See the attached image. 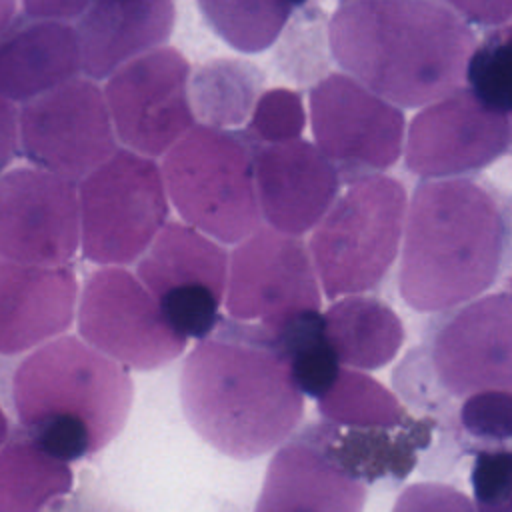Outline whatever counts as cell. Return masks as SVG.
Segmentation results:
<instances>
[{
	"label": "cell",
	"mask_w": 512,
	"mask_h": 512,
	"mask_svg": "<svg viewBox=\"0 0 512 512\" xmlns=\"http://www.w3.org/2000/svg\"><path fill=\"white\" fill-rule=\"evenodd\" d=\"M162 168L154 158L118 148L78 184L80 244L98 264H132L168 218Z\"/></svg>",
	"instance_id": "ba28073f"
},
{
	"label": "cell",
	"mask_w": 512,
	"mask_h": 512,
	"mask_svg": "<svg viewBox=\"0 0 512 512\" xmlns=\"http://www.w3.org/2000/svg\"><path fill=\"white\" fill-rule=\"evenodd\" d=\"M320 302L318 274L300 236L260 226L232 250L224 298L232 320L274 332L320 310Z\"/></svg>",
	"instance_id": "8fae6325"
},
{
	"label": "cell",
	"mask_w": 512,
	"mask_h": 512,
	"mask_svg": "<svg viewBox=\"0 0 512 512\" xmlns=\"http://www.w3.org/2000/svg\"><path fill=\"white\" fill-rule=\"evenodd\" d=\"M460 428L484 442L512 440V392L484 390L466 396L458 410Z\"/></svg>",
	"instance_id": "f546056e"
},
{
	"label": "cell",
	"mask_w": 512,
	"mask_h": 512,
	"mask_svg": "<svg viewBox=\"0 0 512 512\" xmlns=\"http://www.w3.org/2000/svg\"><path fill=\"white\" fill-rule=\"evenodd\" d=\"M208 28L238 52H264L282 34L294 6L288 0H196Z\"/></svg>",
	"instance_id": "484cf974"
},
{
	"label": "cell",
	"mask_w": 512,
	"mask_h": 512,
	"mask_svg": "<svg viewBox=\"0 0 512 512\" xmlns=\"http://www.w3.org/2000/svg\"><path fill=\"white\" fill-rule=\"evenodd\" d=\"M510 146H512V116H510Z\"/></svg>",
	"instance_id": "ab89813d"
},
{
	"label": "cell",
	"mask_w": 512,
	"mask_h": 512,
	"mask_svg": "<svg viewBox=\"0 0 512 512\" xmlns=\"http://www.w3.org/2000/svg\"><path fill=\"white\" fill-rule=\"evenodd\" d=\"M78 244L76 182L36 166L0 172V258L60 266Z\"/></svg>",
	"instance_id": "e0dca14e"
},
{
	"label": "cell",
	"mask_w": 512,
	"mask_h": 512,
	"mask_svg": "<svg viewBox=\"0 0 512 512\" xmlns=\"http://www.w3.org/2000/svg\"><path fill=\"white\" fill-rule=\"evenodd\" d=\"M408 210L406 188L382 172L348 182L316 224L308 250L328 298L380 284L398 256Z\"/></svg>",
	"instance_id": "52a82bcc"
},
{
	"label": "cell",
	"mask_w": 512,
	"mask_h": 512,
	"mask_svg": "<svg viewBox=\"0 0 512 512\" xmlns=\"http://www.w3.org/2000/svg\"><path fill=\"white\" fill-rule=\"evenodd\" d=\"M306 126L302 96L290 88L262 92L250 114L248 132L264 144H278L300 138Z\"/></svg>",
	"instance_id": "f1b7e54d"
},
{
	"label": "cell",
	"mask_w": 512,
	"mask_h": 512,
	"mask_svg": "<svg viewBox=\"0 0 512 512\" xmlns=\"http://www.w3.org/2000/svg\"><path fill=\"white\" fill-rule=\"evenodd\" d=\"M262 72L244 60L218 58L190 76V102L202 124L232 128L252 114Z\"/></svg>",
	"instance_id": "d4e9b609"
},
{
	"label": "cell",
	"mask_w": 512,
	"mask_h": 512,
	"mask_svg": "<svg viewBox=\"0 0 512 512\" xmlns=\"http://www.w3.org/2000/svg\"><path fill=\"white\" fill-rule=\"evenodd\" d=\"M262 218L270 228L302 236L324 218L340 192V172L312 142L296 138L254 150Z\"/></svg>",
	"instance_id": "ac0fdd59"
},
{
	"label": "cell",
	"mask_w": 512,
	"mask_h": 512,
	"mask_svg": "<svg viewBox=\"0 0 512 512\" xmlns=\"http://www.w3.org/2000/svg\"><path fill=\"white\" fill-rule=\"evenodd\" d=\"M418 352L412 350L442 394L466 398L484 390L512 392V294L460 304L434 324Z\"/></svg>",
	"instance_id": "4fadbf2b"
},
{
	"label": "cell",
	"mask_w": 512,
	"mask_h": 512,
	"mask_svg": "<svg viewBox=\"0 0 512 512\" xmlns=\"http://www.w3.org/2000/svg\"><path fill=\"white\" fill-rule=\"evenodd\" d=\"M392 512H476V506L454 486L416 482L400 492Z\"/></svg>",
	"instance_id": "1f68e13d"
},
{
	"label": "cell",
	"mask_w": 512,
	"mask_h": 512,
	"mask_svg": "<svg viewBox=\"0 0 512 512\" xmlns=\"http://www.w3.org/2000/svg\"><path fill=\"white\" fill-rule=\"evenodd\" d=\"M308 108L316 146L346 182L394 166L404 152V108L346 72L318 80Z\"/></svg>",
	"instance_id": "9c48e42d"
},
{
	"label": "cell",
	"mask_w": 512,
	"mask_h": 512,
	"mask_svg": "<svg viewBox=\"0 0 512 512\" xmlns=\"http://www.w3.org/2000/svg\"><path fill=\"white\" fill-rule=\"evenodd\" d=\"M82 72L76 26L60 20L16 18L0 38V96L28 102Z\"/></svg>",
	"instance_id": "7402d4cb"
},
{
	"label": "cell",
	"mask_w": 512,
	"mask_h": 512,
	"mask_svg": "<svg viewBox=\"0 0 512 512\" xmlns=\"http://www.w3.org/2000/svg\"><path fill=\"white\" fill-rule=\"evenodd\" d=\"M20 150V110L0 96V172L16 158Z\"/></svg>",
	"instance_id": "e575fe53"
},
{
	"label": "cell",
	"mask_w": 512,
	"mask_h": 512,
	"mask_svg": "<svg viewBox=\"0 0 512 512\" xmlns=\"http://www.w3.org/2000/svg\"><path fill=\"white\" fill-rule=\"evenodd\" d=\"M190 76V62L172 46L118 68L104 88L116 138L150 158L166 154L194 126Z\"/></svg>",
	"instance_id": "9a60e30c"
},
{
	"label": "cell",
	"mask_w": 512,
	"mask_h": 512,
	"mask_svg": "<svg viewBox=\"0 0 512 512\" xmlns=\"http://www.w3.org/2000/svg\"><path fill=\"white\" fill-rule=\"evenodd\" d=\"M502 30H504V32H506V34H510V36H512V22H510V24H508V26H506V28H502Z\"/></svg>",
	"instance_id": "f35d334b"
},
{
	"label": "cell",
	"mask_w": 512,
	"mask_h": 512,
	"mask_svg": "<svg viewBox=\"0 0 512 512\" xmlns=\"http://www.w3.org/2000/svg\"><path fill=\"white\" fill-rule=\"evenodd\" d=\"M328 340L342 366L376 370L396 358L404 342L398 314L374 296H344L324 312Z\"/></svg>",
	"instance_id": "603a6c76"
},
{
	"label": "cell",
	"mask_w": 512,
	"mask_h": 512,
	"mask_svg": "<svg viewBox=\"0 0 512 512\" xmlns=\"http://www.w3.org/2000/svg\"><path fill=\"white\" fill-rule=\"evenodd\" d=\"M94 0H22L24 16L42 20H78Z\"/></svg>",
	"instance_id": "836d02e7"
},
{
	"label": "cell",
	"mask_w": 512,
	"mask_h": 512,
	"mask_svg": "<svg viewBox=\"0 0 512 512\" xmlns=\"http://www.w3.org/2000/svg\"><path fill=\"white\" fill-rule=\"evenodd\" d=\"M336 64L400 108L466 86L474 28L444 0H340L328 22Z\"/></svg>",
	"instance_id": "7a4b0ae2"
},
{
	"label": "cell",
	"mask_w": 512,
	"mask_h": 512,
	"mask_svg": "<svg viewBox=\"0 0 512 512\" xmlns=\"http://www.w3.org/2000/svg\"><path fill=\"white\" fill-rule=\"evenodd\" d=\"M228 262L214 238L190 224L166 222L140 256L136 276L180 334L202 340L222 322Z\"/></svg>",
	"instance_id": "30bf717a"
},
{
	"label": "cell",
	"mask_w": 512,
	"mask_h": 512,
	"mask_svg": "<svg viewBox=\"0 0 512 512\" xmlns=\"http://www.w3.org/2000/svg\"><path fill=\"white\" fill-rule=\"evenodd\" d=\"M510 256V216L490 184L424 178L406 210L398 290L418 312L456 308L488 290Z\"/></svg>",
	"instance_id": "3957f363"
},
{
	"label": "cell",
	"mask_w": 512,
	"mask_h": 512,
	"mask_svg": "<svg viewBox=\"0 0 512 512\" xmlns=\"http://www.w3.org/2000/svg\"><path fill=\"white\" fill-rule=\"evenodd\" d=\"M80 336L136 370H156L178 358L186 346L140 278L122 266L92 272L78 300Z\"/></svg>",
	"instance_id": "7c38bea8"
},
{
	"label": "cell",
	"mask_w": 512,
	"mask_h": 512,
	"mask_svg": "<svg viewBox=\"0 0 512 512\" xmlns=\"http://www.w3.org/2000/svg\"><path fill=\"white\" fill-rule=\"evenodd\" d=\"M470 26L500 30L512 22V0H444Z\"/></svg>",
	"instance_id": "d6a6232c"
},
{
	"label": "cell",
	"mask_w": 512,
	"mask_h": 512,
	"mask_svg": "<svg viewBox=\"0 0 512 512\" xmlns=\"http://www.w3.org/2000/svg\"><path fill=\"white\" fill-rule=\"evenodd\" d=\"M508 288H510V290H512V278H510V280H508Z\"/></svg>",
	"instance_id": "60d3db41"
},
{
	"label": "cell",
	"mask_w": 512,
	"mask_h": 512,
	"mask_svg": "<svg viewBox=\"0 0 512 512\" xmlns=\"http://www.w3.org/2000/svg\"><path fill=\"white\" fill-rule=\"evenodd\" d=\"M364 502L366 482L302 432L272 456L254 512H362Z\"/></svg>",
	"instance_id": "d6986e66"
},
{
	"label": "cell",
	"mask_w": 512,
	"mask_h": 512,
	"mask_svg": "<svg viewBox=\"0 0 512 512\" xmlns=\"http://www.w3.org/2000/svg\"><path fill=\"white\" fill-rule=\"evenodd\" d=\"M174 0H94L78 18L82 72L110 78L130 60L160 48L174 30Z\"/></svg>",
	"instance_id": "44dd1931"
},
{
	"label": "cell",
	"mask_w": 512,
	"mask_h": 512,
	"mask_svg": "<svg viewBox=\"0 0 512 512\" xmlns=\"http://www.w3.org/2000/svg\"><path fill=\"white\" fill-rule=\"evenodd\" d=\"M76 300V274L66 264L0 258V354H20L62 334L72 324Z\"/></svg>",
	"instance_id": "ffe728a7"
},
{
	"label": "cell",
	"mask_w": 512,
	"mask_h": 512,
	"mask_svg": "<svg viewBox=\"0 0 512 512\" xmlns=\"http://www.w3.org/2000/svg\"><path fill=\"white\" fill-rule=\"evenodd\" d=\"M168 198L186 224L222 244L260 228L254 150L244 134L194 124L162 160Z\"/></svg>",
	"instance_id": "8992f818"
},
{
	"label": "cell",
	"mask_w": 512,
	"mask_h": 512,
	"mask_svg": "<svg viewBox=\"0 0 512 512\" xmlns=\"http://www.w3.org/2000/svg\"><path fill=\"white\" fill-rule=\"evenodd\" d=\"M510 148V116L468 86L420 108L406 126L404 166L420 178H452L494 164Z\"/></svg>",
	"instance_id": "2e32d148"
},
{
	"label": "cell",
	"mask_w": 512,
	"mask_h": 512,
	"mask_svg": "<svg viewBox=\"0 0 512 512\" xmlns=\"http://www.w3.org/2000/svg\"><path fill=\"white\" fill-rule=\"evenodd\" d=\"M316 404L322 422L306 432L366 484L404 480L432 442V418H412L394 392L356 368L342 366Z\"/></svg>",
	"instance_id": "5b68a950"
},
{
	"label": "cell",
	"mask_w": 512,
	"mask_h": 512,
	"mask_svg": "<svg viewBox=\"0 0 512 512\" xmlns=\"http://www.w3.org/2000/svg\"><path fill=\"white\" fill-rule=\"evenodd\" d=\"M466 86L486 106L512 116V36L502 28L476 44L466 66Z\"/></svg>",
	"instance_id": "83f0119b"
},
{
	"label": "cell",
	"mask_w": 512,
	"mask_h": 512,
	"mask_svg": "<svg viewBox=\"0 0 512 512\" xmlns=\"http://www.w3.org/2000/svg\"><path fill=\"white\" fill-rule=\"evenodd\" d=\"M16 20V0H0V38Z\"/></svg>",
	"instance_id": "d590c367"
},
{
	"label": "cell",
	"mask_w": 512,
	"mask_h": 512,
	"mask_svg": "<svg viewBox=\"0 0 512 512\" xmlns=\"http://www.w3.org/2000/svg\"><path fill=\"white\" fill-rule=\"evenodd\" d=\"M288 2H290L294 8H298V6H302L306 0H288Z\"/></svg>",
	"instance_id": "74e56055"
},
{
	"label": "cell",
	"mask_w": 512,
	"mask_h": 512,
	"mask_svg": "<svg viewBox=\"0 0 512 512\" xmlns=\"http://www.w3.org/2000/svg\"><path fill=\"white\" fill-rule=\"evenodd\" d=\"M20 150L42 170L80 182L116 148V132L100 86L74 78L20 108Z\"/></svg>",
	"instance_id": "5bb4252c"
},
{
	"label": "cell",
	"mask_w": 512,
	"mask_h": 512,
	"mask_svg": "<svg viewBox=\"0 0 512 512\" xmlns=\"http://www.w3.org/2000/svg\"><path fill=\"white\" fill-rule=\"evenodd\" d=\"M72 482L70 464L48 454L22 426L0 446V512H44Z\"/></svg>",
	"instance_id": "cb8c5ba5"
},
{
	"label": "cell",
	"mask_w": 512,
	"mask_h": 512,
	"mask_svg": "<svg viewBox=\"0 0 512 512\" xmlns=\"http://www.w3.org/2000/svg\"><path fill=\"white\" fill-rule=\"evenodd\" d=\"M274 346L288 360L300 390L318 398L338 376L342 364L328 340L324 314L306 312L282 328L268 332Z\"/></svg>",
	"instance_id": "4316f807"
},
{
	"label": "cell",
	"mask_w": 512,
	"mask_h": 512,
	"mask_svg": "<svg viewBox=\"0 0 512 512\" xmlns=\"http://www.w3.org/2000/svg\"><path fill=\"white\" fill-rule=\"evenodd\" d=\"M220 324L182 364V414L220 454L254 460L282 446L298 428L304 392L262 326Z\"/></svg>",
	"instance_id": "6da1fadb"
},
{
	"label": "cell",
	"mask_w": 512,
	"mask_h": 512,
	"mask_svg": "<svg viewBox=\"0 0 512 512\" xmlns=\"http://www.w3.org/2000/svg\"><path fill=\"white\" fill-rule=\"evenodd\" d=\"M476 512H512V450L482 448L472 464Z\"/></svg>",
	"instance_id": "4dcf8cb0"
},
{
	"label": "cell",
	"mask_w": 512,
	"mask_h": 512,
	"mask_svg": "<svg viewBox=\"0 0 512 512\" xmlns=\"http://www.w3.org/2000/svg\"><path fill=\"white\" fill-rule=\"evenodd\" d=\"M8 434H10V426H8V418H6V414H4V410H2V406H0V446L6 442V438H8Z\"/></svg>",
	"instance_id": "8d00e7d4"
},
{
	"label": "cell",
	"mask_w": 512,
	"mask_h": 512,
	"mask_svg": "<svg viewBox=\"0 0 512 512\" xmlns=\"http://www.w3.org/2000/svg\"><path fill=\"white\" fill-rule=\"evenodd\" d=\"M132 400L134 384L124 364L76 336L34 348L12 376L18 424L68 464L108 446L122 432Z\"/></svg>",
	"instance_id": "277c9868"
}]
</instances>
